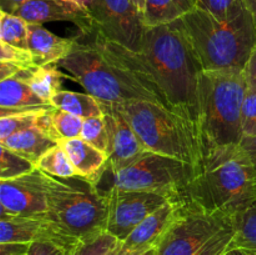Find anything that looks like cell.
I'll list each match as a JSON object with an SVG mask.
<instances>
[{"label": "cell", "instance_id": "f35d334b", "mask_svg": "<svg viewBox=\"0 0 256 255\" xmlns=\"http://www.w3.org/2000/svg\"><path fill=\"white\" fill-rule=\"evenodd\" d=\"M29 0H0V10L9 14H14L22 4Z\"/></svg>", "mask_w": 256, "mask_h": 255}, {"label": "cell", "instance_id": "ffe728a7", "mask_svg": "<svg viewBox=\"0 0 256 255\" xmlns=\"http://www.w3.org/2000/svg\"><path fill=\"white\" fill-rule=\"evenodd\" d=\"M56 144L59 142L40 132L36 126L16 132L8 139L0 142V145L30 160L32 164H35V166L40 158Z\"/></svg>", "mask_w": 256, "mask_h": 255}, {"label": "cell", "instance_id": "83f0119b", "mask_svg": "<svg viewBox=\"0 0 256 255\" xmlns=\"http://www.w3.org/2000/svg\"><path fill=\"white\" fill-rule=\"evenodd\" d=\"M36 169L30 160L0 145V180H12L30 174Z\"/></svg>", "mask_w": 256, "mask_h": 255}, {"label": "cell", "instance_id": "f546056e", "mask_svg": "<svg viewBox=\"0 0 256 255\" xmlns=\"http://www.w3.org/2000/svg\"><path fill=\"white\" fill-rule=\"evenodd\" d=\"M52 116L60 139H76V138L82 136V126H84L82 118L70 114L62 109H56V108H52Z\"/></svg>", "mask_w": 256, "mask_h": 255}, {"label": "cell", "instance_id": "277c9868", "mask_svg": "<svg viewBox=\"0 0 256 255\" xmlns=\"http://www.w3.org/2000/svg\"><path fill=\"white\" fill-rule=\"evenodd\" d=\"M185 199L209 212L238 216L256 202V170L242 146L212 152L192 178Z\"/></svg>", "mask_w": 256, "mask_h": 255}, {"label": "cell", "instance_id": "2e32d148", "mask_svg": "<svg viewBox=\"0 0 256 255\" xmlns=\"http://www.w3.org/2000/svg\"><path fill=\"white\" fill-rule=\"evenodd\" d=\"M39 240H58L72 245L55 232L45 218L20 216V215L0 216V244H6V242L32 244Z\"/></svg>", "mask_w": 256, "mask_h": 255}, {"label": "cell", "instance_id": "d4e9b609", "mask_svg": "<svg viewBox=\"0 0 256 255\" xmlns=\"http://www.w3.org/2000/svg\"><path fill=\"white\" fill-rule=\"evenodd\" d=\"M29 26L22 18L0 10V42L29 49Z\"/></svg>", "mask_w": 256, "mask_h": 255}, {"label": "cell", "instance_id": "e0dca14e", "mask_svg": "<svg viewBox=\"0 0 256 255\" xmlns=\"http://www.w3.org/2000/svg\"><path fill=\"white\" fill-rule=\"evenodd\" d=\"M66 150L79 179L99 186L109 170V155L84 142L82 138L62 140L59 142Z\"/></svg>", "mask_w": 256, "mask_h": 255}, {"label": "cell", "instance_id": "cb8c5ba5", "mask_svg": "<svg viewBox=\"0 0 256 255\" xmlns=\"http://www.w3.org/2000/svg\"><path fill=\"white\" fill-rule=\"evenodd\" d=\"M36 169L58 179L66 180L78 178L76 170L62 144H56L45 152L38 162Z\"/></svg>", "mask_w": 256, "mask_h": 255}, {"label": "cell", "instance_id": "8d00e7d4", "mask_svg": "<svg viewBox=\"0 0 256 255\" xmlns=\"http://www.w3.org/2000/svg\"><path fill=\"white\" fill-rule=\"evenodd\" d=\"M245 78H246V82L249 88L256 89V46L252 50V55H250L249 60L246 62V66L244 69Z\"/></svg>", "mask_w": 256, "mask_h": 255}, {"label": "cell", "instance_id": "5b68a950", "mask_svg": "<svg viewBox=\"0 0 256 255\" xmlns=\"http://www.w3.org/2000/svg\"><path fill=\"white\" fill-rule=\"evenodd\" d=\"M248 88L244 70L202 72L199 138L202 159L242 144V104Z\"/></svg>", "mask_w": 256, "mask_h": 255}, {"label": "cell", "instance_id": "ba28073f", "mask_svg": "<svg viewBox=\"0 0 256 255\" xmlns=\"http://www.w3.org/2000/svg\"><path fill=\"white\" fill-rule=\"evenodd\" d=\"M236 235V216L209 212L185 199L179 219L155 255H226Z\"/></svg>", "mask_w": 256, "mask_h": 255}, {"label": "cell", "instance_id": "44dd1931", "mask_svg": "<svg viewBox=\"0 0 256 255\" xmlns=\"http://www.w3.org/2000/svg\"><path fill=\"white\" fill-rule=\"evenodd\" d=\"M198 8L199 0H145L144 24L146 28L172 24Z\"/></svg>", "mask_w": 256, "mask_h": 255}, {"label": "cell", "instance_id": "7a4b0ae2", "mask_svg": "<svg viewBox=\"0 0 256 255\" xmlns=\"http://www.w3.org/2000/svg\"><path fill=\"white\" fill-rule=\"evenodd\" d=\"M88 35L92 39L79 35L72 52L58 64L68 70L88 94L106 104L142 100L164 106L156 92L95 32Z\"/></svg>", "mask_w": 256, "mask_h": 255}, {"label": "cell", "instance_id": "484cf974", "mask_svg": "<svg viewBox=\"0 0 256 255\" xmlns=\"http://www.w3.org/2000/svg\"><path fill=\"white\" fill-rule=\"evenodd\" d=\"M232 250H256V202L236 216V235Z\"/></svg>", "mask_w": 256, "mask_h": 255}, {"label": "cell", "instance_id": "603a6c76", "mask_svg": "<svg viewBox=\"0 0 256 255\" xmlns=\"http://www.w3.org/2000/svg\"><path fill=\"white\" fill-rule=\"evenodd\" d=\"M50 102L56 109H62L82 119L100 116L104 114L102 102L88 92L82 94V92L60 90L52 96Z\"/></svg>", "mask_w": 256, "mask_h": 255}, {"label": "cell", "instance_id": "8992f818", "mask_svg": "<svg viewBox=\"0 0 256 255\" xmlns=\"http://www.w3.org/2000/svg\"><path fill=\"white\" fill-rule=\"evenodd\" d=\"M44 218L62 239L78 246L106 232L109 200L105 192L82 179L72 184L50 176L49 212Z\"/></svg>", "mask_w": 256, "mask_h": 255}, {"label": "cell", "instance_id": "7bdbcfd3", "mask_svg": "<svg viewBox=\"0 0 256 255\" xmlns=\"http://www.w3.org/2000/svg\"><path fill=\"white\" fill-rule=\"evenodd\" d=\"M135 5H136L138 9L142 12V16H144V9H145V0H132Z\"/></svg>", "mask_w": 256, "mask_h": 255}, {"label": "cell", "instance_id": "5bb4252c", "mask_svg": "<svg viewBox=\"0 0 256 255\" xmlns=\"http://www.w3.org/2000/svg\"><path fill=\"white\" fill-rule=\"evenodd\" d=\"M109 134V172H116L135 164L148 154L146 148L124 115L114 104L102 102Z\"/></svg>", "mask_w": 256, "mask_h": 255}, {"label": "cell", "instance_id": "8fae6325", "mask_svg": "<svg viewBox=\"0 0 256 255\" xmlns=\"http://www.w3.org/2000/svg\"><path fill=\"white\" fill-rule=\"evenodd\" d=\"M50 175L39 169L12 180H0V216L44 218L49 212Z\"/></svg>", "mask_w": 256, "mask_h": 255}, {"label": "cell", "instance_id": "4316f807", "mask_svg": "<svg viewBox=\"0 0 256 255\" xmlns=\"http://www.w3.org/2000/svg\"><path fill=\"white\" fill-rule=\"evenodd\" d=\"M50 109V108H49ZM45 109L22 110L0 114V142L8 139L16 132L34 128L38 116Z\"/></svg>", "mask_w": 256, "mask_h": 255}, {"label": "cell", "instance_id": "1f68e13d", "mask_svg": "<svg viewBox=\"0 0 256 255\" xmlns=\"http://www.w3.org/2000/svg\"><path fill=\"white\" fill-rule=\"evenodd\" d=\"M0 62H9L20 70H32L36 66L34 54L29 49L0 42Z\"/></svg>", "mask_w": 256, "mask_h": 255}, {"label": "cell", "instance_id": "4dcf8cb0", "mask_svg": "<svg viewBox=\"0 0 256 255\" xmlns=\"http://www.w3.org/2000/svg\"><path fill=\"white\" fill-rule=\"evenodd\" d=\"M120 240L105 232L92 239L80 242L72 255H112L118 249Z\"/></svg>", "mask_w": 256, "mask_h": 255}, {"label": "cell", "instance_id": "7c38bea8", "mask_svg": "<svg viewBox=\"0 0 256 255\" xmlns=\"http://www.w3.org/2000/svg\"><path fill=\"white\" fill-rule=\"evenodd\" d=\"M105 194L109 200L106 232L118 238L120 242L126 239L130 232L150 214L172 200L165 195L145 192H128L118 188H109L105 190Z\"/></svg>", "mask_w": 256, "mask_h": 255}, {"label": "cell", "instance_id": "30bf717a", "mask_svg": "<svg viewBox=\"0 0 256 255\" xmlns=\"http://www.w3.org/2000/svg\"><path fill=\"white\" fill-rule=\"evenodd\" d=\"M88 14L92 32L112 44L139 52L146 26L142 12L132 0H92Z\"/></svg>", "mask_w": 256, "mask_h": 255}, {"label": "cell", "instance_id": "ab89813d", "mask_svg": "<svg viewBox=\"0 0 256 255\" xmlns=\"http://www.w3.org/2000/svg\"><path fill=\"white\" fill-rule=\"evenodd\" d=\"M244 2L245 4L248 5L250 12H252V16H254V20H255V24H256V0H244Z\"/></svg>", "mask_w": 256, "mask_h": 255}, {"label": "cell", "instance_id": "b9f144b4", "mask_svg": "<svg viewBox=\"0 0 256 255\" xmlns=\"http://www.w3.org/2000/svg\"><path fill=\"white\" fill-rule=\"evenodd\" d=\"M226 255H256V250H232Z\"/></svg>", "mask_w": 256, "mask_h": 255}, {"label": "cell", "instance_id": "ee69618b", "mask_svg": "<svg viewBox=\"0 0 256 255\" xmlns=\"http://www.w3.org/2000/svg\"><path fill=\"white\" fill-rule=\"evenodd\" d=\"M155 254H156V250H152V252H145V254H142V255H155Z\"/></svg>", "mask_w": 256, "mask_h": 255}, {"label": "cell", "instance_id": "3957f363", "mask_svg": "<svg viewBox=\"0 0 256 255\" xmlns=\"http://www.w3.org/2000/svg\"><path fill=\"white\" fill-rule=\"evenodd\" d=\"M180 22L204 72L245 69L256 46V24L244 0L228 19L198 8Z\"/></svg>", "mask_w": 256, "mask_h": 255}, {"label": "cell", "instance_id": "d6986e66", "mask_svg": "<svg viewBox=\"0 0 256 255\" xmlns=\"http://www.w3.org/2000/svg\"><path fill=\"white\" fill-rule=\"evenodd\" d=\"M52 105L42 102L22 78L14 76L0 82L2 114L22 110L49 109Z\"/></svg>", "mask_w": 256, "mask_h": 255}, {"label": "cell", "instance_id": "d590c367", "mask_svg": "<svg viewBox=\"0 0 256 255\" xmlns=\"http://www.w3.org/2000/svg\"><path fill=\"white\" fill-rule=\"evenodd\" d=\"M30 244H19V242H6L0 244V255H26Z\"/></svg>", "mask_w": 256, "mask_h": 255}, {"label": "cell", "instance_id": "ac0fdd59", "mask_svg": "<svg viewBox=\"0 0 256 255\" xmlns=\"http://www.w3.org/2000/svg\"><path fill=\"white\" fill-rule=\"evenodd\" d=\"M76 38H62L42 25L30 24L29 50L34 54L36 66L59 64L74 49Z\"/></svg>", "mask_w": 256, "mask_h": 255}, {"label": "cell", "instance_id": "52a82bcc", "mask_svg": "<svg viewBox=\"0 0 256 255\" xmlns=\"http://www.w3.org/2000/svg\"><path fill=\"white\" fill-rule=\"evenodd\" d=\"M114 105L129 122L148 152L189 164L196 174L202 170L204 159L200 142L182 118L152 102L135 100Z\"/></svg>", "mask_w": 256, "mask_h": 255}, {"label": "cell", "instance_id": "4fadbf2b", "mask_svg": "<svg viewBox=\"0 0 256 255\" xmlns=\"http://www.w3.org/2000/svg\"><path fill=\"white\" fill-rule=\"evenodd\" d=\"M185 199H172L140 222L112 255H142L156 250L184 209Z\"/></svg>", "mask_w": 256, "mask_h": 255}, {"label": "cell", "instance_id": "836d02e7", "mask_svg": "<svg viewBox=\"0 0 256 255\" xmlns=\"http://www.w3.org/2000/svg\"><path fill=\"white\" fill-rule=\"evenodd\" d=\"M75 249L58 240H39L30 244L26 255H72Z\"/></svg>", "mask_w": 256, "mask_h": 255}, {"label": "cell", "instance_id": "60d3db41", "mask_svg": "<svg viewBox=\"0 0 256 255\" xmlns=\"http://www.w3.org/2000/svg\"><path fill=\"white\" fill-rule=\"evenodd\" d=\"M72 2H74L75 4L79 5L82 9H84L85 12H88V10H89V6L92 5V0H72Z\"/></svg>", "mask_w": 256, "mask_h": 255}, {"label": "cell", "instance_id": "f1b7e54d", "mask_svg": "<svg viewBox=\"0 0 256 255\" xmlns=\"http://www.w3.org/2000/svg\"><path fill=\"white\" fill-rule=\"evenodd\" d=\"M80 138L84 142H89L90 145L109 155V134H108L104 114L100 116L84 119V126H82Z\"/></svg>", "mask_w": 256, "mask_h": 255}, {"label": "cell", "instance_id": "d6a6232c", "mask_svg": "<svg viewBox=\"0 0 256 255\" xmlns=\"http://www.w3.org/2000/svg\"><path fill=\"white\" fill-rule=\"evenodd\" d=\"M242 128L244 138L256 135V89L252 88H248L245 94L244 104H242Z\"/></svg>", "mask_w": 256, "mask_h": 255}, {"label": "cell", "instance_id": "7402d4cb", "mask_svg": "<svg viewBox=\"0 0 256 255\" xmlns=\"http://www.w3.org/2000/svg\"><path fill=\"white\" fill-rule=\"evenodd\" d=\"M56 65L58 64L42 65L32 70H25L16 76L22 78L42 102L52 105L50 102L52 96L62 90V82L66 78L58 69Z\"/></svg>", "mask_w": 256, "mask_h": 255}, {"label": "cell", "instance_id": "9c48e42d", "mask_svg": "<svg viewBox=\"0 0 256 255\" xmlns=\"http://www.w3.org/2000/svg\"><path fill=\"white\" fill-rule=\"evenodd\" d=\"M106 174L112 175L110 188L185 199L188 186L196 172L194 168L180 160L149 152L135 164Z\"/></svg>", "mask_w": 256, "mask_h": 255}, {"label": "cell", "instance_id": "9a60e30c", "mask_svg": "<svg viewBox=\"0 0 256 255\" xmlns=\"http://www.w3.org/2000/svg\"><path fill=\"white\" fill-rule=\"evenodd\" d=\"M29 24L42 25L50 22H70L82 35L92 32V20L84 9L72 0H29L14 12Z\"/></svg>", "mask_w": 256, "mask_h": 255}, {"label": "cell", "instance_id": "74e56055", "mask_svg": "<svg viewBox=\"0 0 256 255\" xmlns=\"http://www.w3.org/2000/svg\"><path fill=\"white\" fill-rule=\"evenodd\" d=\"M240 146H242V149L246 152V154L249 155L250 160L252 162L256 170V135H254V136L242 138Z\"/></svg>", "mask_w": 256, "mask_h": 255}, {"label": "cell", "instance_id": "6da1fadb", "mask_svg": "<svg viewBox=\"0 0 256 255\" xmlns=\"http://www.w3.org/2000/svg\"><path fill=\"white\" fill-rule=\"evenodd\" d=\"M102 40L156 92L166 109L192 126L200 142L199 85L204 70L182 22L146 28L139 52Z\"/></svg>", "mask_w": 256, "mask_h": 255}, {"label": "cell", "instance_id": "e575fe53", "mask_svg": "<svg viewBox=\"0 0 256 255\" xmlns=\"http://www.w3.org/2000/svg\"><path fill=\"white\" fill-rule=\"evenodd\" d=\"M242 0H199V8L206 10L218 19H228Z\"/></svg>", "mask_w": 256, "mask_h": 255}]
</instances>
